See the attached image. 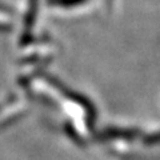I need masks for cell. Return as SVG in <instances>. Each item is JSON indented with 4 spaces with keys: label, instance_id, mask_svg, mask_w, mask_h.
<instances>
[{
    "label": "cell",
    "instance_id": "6da1fadb",
    "mask_svg": "<svg viewBox=\"0 0 160 160\" xmlns=\"http://www.w3.org/2000/svg\"><path fill=\"white\" fill-rule=\"evenodd\" d=\"M86 2L87 0H48L49 4H53V6H56V7H66V8L76 7Z\"/></svg>",
    "mask_w": 160,
    "mask_h": 160
}]
</instances>
